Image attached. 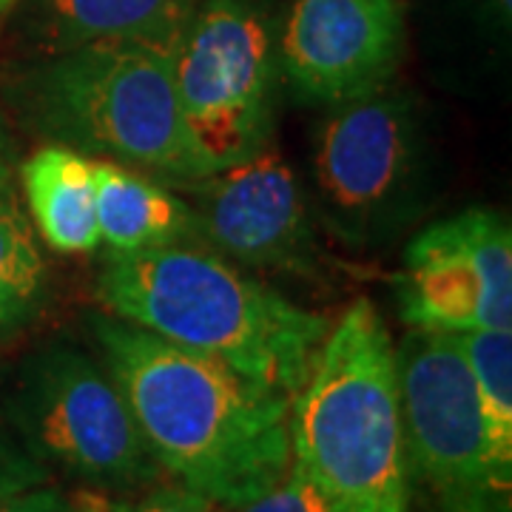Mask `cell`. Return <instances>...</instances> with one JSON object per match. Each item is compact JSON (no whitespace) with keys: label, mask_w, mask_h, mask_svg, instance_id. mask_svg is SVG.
Returning a JSON list of instances; mask_svg holds the SVG:
<instances>
[{"label":"cell","mask_w":512,"mask_h":512,"mask_svg":"<svg viewBox=\"0 0 512 512\" xmlns=\"http://www.w3.org/2000/svg\"><path fill=\"white\" fill-rule=\"evenodd\" d=\"M100 239L117 254L188 245L197 217L183 194L120 163H94Z\"/></svg>","instance_id":"12"},{"label":"cell","mask_w":512,"mask_h":512,"mask_svg":"<svg viewBox=\"0 0 512 512\" xmlns=\"http://www.w3.org/2000/svg\"><path fill=\"white\" fill-rule=\"evenodd\" d=\"M222 512H330L325 495L313 484L308 473L291 461L288 473L276 481L271 490L256 495L254 501Z\"/></svg>","instance_id":"17"},{"label":"cell","mask_w":512,"mask_h":512,"mask_svg":"<svg viewBox=\"0 0 512 512\" xmlns=\"http://www.w3.org/2000/svg\"><path fill=\"white\" fill-rule=\"evenodd\" d=\"M410 487L439 512H510L512 478L495 467L476 382L453 333L410 328L396 348Z\"/></svg>","instance_id":"7"},{"label":"cell","mask_w":512,"mask_h":512,"mask_svg":"<svg viewBox=\"0 0 512 512\" xmlns=\"http://www.w3.org/2000/svg\"><path fill=\"white\" fill-rule=\"evenodd\" d=\"M120 512H222L202 495L183 490V487H154L137 504H123Z\"/></svg>","instance_id":"20"},{"label":"cell","mask_w":512,"mask_h":512,"mask_svg":"<svg viewBox=\"0 0 512 512\" xmlns=\"http://www.w3.org/2000/svg\"><path fill=\"white\" fill-rule=\"evenodd\" d=\"M49 481V470L26 447H18L0 430V495L18 493Z\"/></svg>","instance_id":"19"},{"label":"cell","mask_w":512,"mask_h":512,"mask_svg":"<svg viewBox=\"0 0 512 512\" xmlns=\"http://www.w3.org/2000/svg\"><path fill=\"white\" fill-rule=\"evenodd\" d=\"M476 382L495 467L512 478V330L453 333Z\"/></svg>","instance_id":"16"},{"label":"cell","mask_w":512,"mask_h":512,"mask_svg":"<svg viewBox=\"0 0 512 512\" xmlns=\"http://www.w3.org/2000/svg\"><path fill=\"white\" fill-rule=\"evenodd\" d=\"M46 293V262L18 194L0 191V330L29 322Z\"/></svg>","instance_id":"15"},{"label":"cell","mask_w":512,"mask_h":512,"mask_svg":"<svg viewBox=\"0 0 512 512\" xmlns=\"http://www.w3.org/2000/svg\"><path fill=\"white\" fill-rule=\"evenodd\" d=\"M202 0H43L40 35L49 55L103 37L180 32Z\"/></svg>","instance_id":"14"},{"label":"cell","mask_w":512,"mask_h":512,"mask_svg":"<svg viewBox=\"0 0 512 512\" xmlns=\"http://www.w3.org/2000/svg\"><path fill=\"white\" fill-rule=\"evenodd\" d=\"M180 188L197 217V234L222 254L262 271L319 276L322 251L299 180L268 146L245 163L228 165Z\"/></svg>","instance_id":"10"},{"label":"cell","mask_w":512,"mask_h":512,"mask_svg":"<svg viewBox=\"0 0 512 512\" xmlns=\"http://www.w3.org/2000/svg\"><path fill=\"white\" fill-rule=\"evenodd\" d=\"M15 419L26 450L43 467L52 464L92 493H134L163 476L120 384L72 345L37 356Z\"/></svg>","instance_id":"8"},{"label":"cell","mask_w":512,"mask_h":512,"mask_svg":"<svg viewBox=\"0 0 512 512\" xmlns=\"http://www.w3.org/2000/svg\"><path fill=\"white\" fill-rule=\"evenodd\" d=\"M404 43L399 0H296L276 63L299 103L339 109L390 86Z\"/></svg>","instance_id":"11"},{"label":"cell","mask_w":512,"mask_h":512,"mask_svg":"<svg viewBox=\"0 0 512 512\" xmlns=\"http://www.w3.org/2000/svg\"><path fill=\"white\" fill-rule=\"evenodd\" d=\"M288 427L291 461L330 512H413L396 348L370 299L328 328L291 396Z\"/></svg>","instance_id":"3"},{"label":"cell","mask_w":512,"mask_h":512,"mask_svg":"<svg viewBox=\"0 0 512 512\" xmlns=\"http://www.w3.org/2000/svg\"><path fill=\"white\" fill-rule=\"evenodd\" d=\"M180 35L183 29L103 37L52 55L32 89L40 126L63 146L146 171L165 185L211 174L177 97Z\"/></svg>","instance_id":"4"},{"label":"cell","mask_w":512,"mask_h":512,"mask_svg":"<svg viewBox=\"0 0 512 512\" xmlns=\"http://www.w3.org/2000/svg\"><path fill=\"white\" fill-rule=\"evenodd\" d=\"M9 180H12V148H9L3 128H0V191L9 188Z\"/></svg>","instance_id":"21"},{"label":"cell","mask_w":512,"mask_h":512,"mask_svg":"<svg viewBox=\"0 0 512 512\" xmlns=\"http://www.w3.org/2000/svg\"><path fill=\"white\" fill-rule=\"evenodd\" d=\"M319 217L350 248H376L433 194V140L419 103L382 92L330 109L313 148Z\"/></svg>","instance_id":"5"},{"label":"cell","mask_w":512,"mask_h":512,"mask_svg":"<svg viewBox=\"0 0 512 512\" xmlns=\"http://www.w3.org/2000/svg\"><path fill=\"white\" fill-rule=\"evenodd\" d=\"M120 507L106 501L103 493H66L46 484L0 495V512H120Z\"/></svg>","instance_id":"18"},{"label":"cell","mask_w":512,"mask_h":512,"mask_svg":"<svg viewBox=\"0 0 512 512\" xmlns=\"http://www.w3.org/2000/svg\"><path fill=\"white\" fill-rule=\"evenodd\" d=\"M89 330L148 450L177 487L234 510L288 473V393L111 313H92Z\"/></svg>","instance_id":"1"},{"label":"cell","mask_w":512,"mask_h":512,"mask_svg":"<svg viewBox=\"0 0 512 512\" xmlns=\"http://www.w3.org/2000/svg\"><path fill=\"white\" fill-rule=\"evenodd\" d=\"M396 296L410 328L512 330L510 220L473 205L427 225L404 248Z\"/></svg>","instance_id":"9"},{"label":"cell","mask_w":512,"mask_h":512,"mask_svg":"<svg viewBox=\"0 0 512 512\" xmlns=\"http://www.w3.org/2000/svg\"><path fill=\"white\" fill-rule=\"evenodd\" d=\"M103 311L293 396L328 333L322 313L191 245L111 251L97 274Z\"/></svg>","instance_id":"2"},{"label":"cell","mask_w":512,"mask_h":512,"mask_svg":"<svg viewBox=\"0 0 512 512\" xmlns=\"http://www.w3.org/2000/svg\"><path fill=\"white\" fill-rule=\"evenodd\" d=\"M20 180L37 234L60 254L100 248L94 160L69 146H43L20 165Z\"/></svg>","instance_id":"13"},{"label":"cell","mask_w":512,"mask_h":512,"mask_svg":"<svg viewBox=\"0 0 512 512\" xmlns=\"http://www.w3.org/2000/svg\"><path fill=\"white\" fill-rule=\"evenodd\" d=\"M185 126L208 165L222 171L271 146L276 52L256 0H202L174 49Z\"/></svg>","instance_id":"6"},{"label":"cell","mask_w":512,"mask_h":512,"mask_svg":"<svg viewBox=\"0 0 512 512\" xmlns=\"http://www.w3.org/2000/svg\"><path fill=\"white\" fill-rule=\"evenodd\" d=\"M15 3H18V0H0V23L6 20V15H9L12 9H15Z\"/></svg>","instance_id":"22"}]
</instances>
